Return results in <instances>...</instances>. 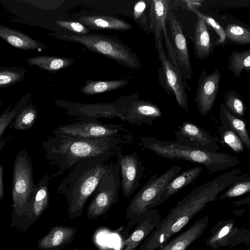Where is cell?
<instances>
[{
    "label": "cell",
    "mask_w": 250,
    "mask_h": 250,
    "mask_svg": "<svg viewBox=\"0 0 250 250\" xmlns=\"http://www.w3.org/2000/svg\"><path fill=\"white\" fill-rule=\"evenodd\" d=\"M250 243V231L235 225L233 219L217 222L210 231L206 245L214 250Z\"/></svg>",
    "instance_id": "cell-11"
},
{
    "label": "cell",
    "mask_w": 250,
    "mask_h": 250,
    "mask_svg": "<svg viewBox=\"0 0 250 250\" xmlns=\"http://www.w3.org/2000/svg\"><path fill=\"white\" fill-rule=\"evenodd\" d=\"M0 38L11 46L21 50H42L47 48V46L28 35L1 24Z\"/></svg>",
    "instance_id": "cell-22"
},
{
    "label": "cell",
    "mask_w": 250,
    "mask_h": 250,
    "mask_svg": "<svg viewBox=\"0 0 250 250\" xmlns=\"http://www.w3.org/2000/svg\"><path fill=\"white\" fill-rule=\"evenodd\" d=\"M116 155L120 169L122 193L125 197H129L140 186L146 167L136 150L131 154H124L120 149L117 150Z\"/></svg>",
    "instance_id": "cell-12"
},
{
    "label": "cell",
    "mask_w": 250,
    "mask_h": 250,
    "mask_svg": "<svg viewBox=\"0 0 250 250\" xmlns=\"http://www.w3.org/2000/svg\"><path fill=\"white\" fill-rule=\"evenodd\" d=\"M143 146L157 155L168 159L182 160L201 165L209 174L235 167L239 160L229 153L209 152L181 145L175 141H163L153 137H141Z\"/></svg>",
    "instance_id": "cell-4"
},
{
    "label": "cell",
    "mask_w": 250,
    "mask_h": 250,
    "mask_svg": "<svg viewBox=\"0 0 250 250\" xmlns=\"http://www.w3.org/2000/svg\"><path fill=\"white\" fill-rule=\"evenodd\" d=\"M208 215L196 221L185 230L179 232L156 250H187L190 245L202 236L208 228Z\"/></svg>",
    "instance_id": "cell-19"
},
{
    "label": "cell",
    "mask_w": 250,
    "mask_h": 250,
    "mask_svg": "<svg viewBox=\"0 0 250 250\" xmlns=\"http://www.w3.org/2000/svg\"><path fill=\"white\" fill-rule=\"evenodd\" d=\"M132 139H85L54 134L42 143L46 159L50 164L57 166L58 170L50 179L64 174L80 162L89 158L117 151Z\"/></svg>",
    "instance_id": "cell-2"
},
{
    "label": "cell",
    "mask_w": 250,
    "mask_h": 250,
    "mask_svg": "<svg viewBox=\"0 0 250 250\" xmlns=\"http://www.w3.org/2000/svg\"><path fill=\"white\" fill-rule=\"evenodd\" d=\"M250 191V178L238 181L232 185L220 196L219 199L237 197Z\"/></svg>",
    "instance_id": "cell-37"
},
{
    "label": "cell",
    "mask_w": 250,
    "mask_h": 250,
    "mask_svg": "<svg viewBox=\"0 0 250 250\" xmlns=\"http://www.w3.org/2000/svg\"><path fill=\"white\" fill-rule=\"evenodd\" d=\"M26 70L17 67L0 66V89L10 87L23 80Z\"/></svg>",
    "instance_id": "cell-34"
},
{
    "label": "cell",
    "mask_w": 250,
    "mask_h": 250,
    "mask_svg": "<svg viewBox=\"0 0 250 250\" xmlns=\"http://www.w3.org/2000/svg\"><path fill=\"white\" fill-rule=\"evenodd\" d=\"M195 55L200 60L208 58L213 51L208 25L202 20L198 18L194 26L193 37L191 38Z\"/></svg>",
    "instance_id": "cell-23"
},
{
    "label": "cell",
    "mask_w": 250,
    "mask_h": 250,
    "mask_svg": "<svg viewBox=\"0 0 250 250\" xmlns=\"http://www.w3.org/2000/svg\"><path fill=\"white\" fill-rule=\"evenodd\" d=\"M55 22L59 27L78 35L87 34L89 32V30L84 25L79 22L57 20Z\"/></svg>",
    "instance_id": "cell-39"
},
{
    "label": "cell",
    "mask_w": 250,
    "mask_h": 250,
    "mask_svg": "<svg viewBox=\"0 0 250 250\" xmlns=\"http://www.w3.org/2000/svg\"><path fill=\"white\" fill-rule=\"evenodd\" d=\"M121 188L117 162H110L95 191L86 210L88 219H94L107 212L119 200Z\"/></svg>",
    "instance_id": "cell-8"
},
{
    "label": "cell",
    "mask_w": 250,
    "mask_h": 250,
    "mask_svg": "<svg viewBox=\"0 0 250 250\" xmlns=\"http://www.w3.org/2000/svg\"><path fill=\"white\" fill-rule=\"evenodd\" d=\"M50 180V176L48 173H46L35 186L31 201L32 213L35 219L39 218L48 208Z\"/></svg>",
    "instance_id": "cell-27"
},
{
    "label": "cell",
    "mask_w": 250,
    "mask_h": 250,
    "mask_svg": "<svg viewBox=\"0 0 250 250\" xmlns=\"http://www.w3.org/2000/svg\"><path fill=\"white\" fill-rule=\"evenodd\" d=\"M31 96V92H29L12 109L11 105L10 104L0 115V151L6 142L5 139L2 138V135L7 128L11 125L17 115L27 104Z\"/></svg>",
    "instance_id": "cell-29"
},
{
    "label": "cell",
    "mask_w": 250,
    "mask_h": 250,
    "mask_svg": "<svg viewBox=\"0 0 250 250\" xmlns=\"http://www.w3.org/2000/svg\"><path fill=\"white\" fill-rule=\"evenodd\" d=\"M205 0H172V9L180 6L182 8L186 9L189 11L192 9H197L202 5Z\"/></svg>",
    "instance_id": "cell-40"
},
{
    "label": "cell",
    "mask_w": 250,
    "mask_h": 250,
    "mask_svg": "<svg viewBox=\"0 0 250 250\" xmlns=\"http://www.w3.org/2000/svg\"><path fill=\"white\" fill-rule=\"evenodd\" d=\"M227 109L235 116L243 119L246 106L242 97L233 90H229L224 96V102Z\"/></svg>",
    "instance_id": "cell-35"
},
{
    "label": "cell",
    "mask_w": 250,
    "mask_h": 250,
    "mask_svg": "<svg viewBox=\"0 0 250 250\" xmlns=\"http://www.w3.org/2000/svg\"><path fill=\"white\" fill-rule=\"evenodd\" d=\"M219 119L221 125L227 126L234 131L243 142L245 147L250 151V138L243 119L232 114L223 103L220 106Z\"/></svg>",
    "instance_id": "cell-26"
},
{
    "label": "cell",
    "mask_w": 250,
    "mask_h": 250,
    "mask_svg": "<svg viewBox=\"0 0 250 250\" xmlns=\"http://www.w3.org/2000/svg\"><path fill=\"white\" fill-rule=\"evenodd\" d=\"M179 166H174L158 176L153 175L134 195L126 209L128 223L123 232L124 240L129 234L130 229L137 223L140 216L158 206V201L165 188L182 170Z\"/></svg>",
    "instance_id": "cell-5"
},
{
    "label": "cell",
    "mask_w": 250,
    "mask_h": 250,
    "mask_svg": "<svg viewBox=\"0 0 250 250\" xmlns=\"http://www.w3.org/2000/svg\"><path fill=\"white\" fill-rule=\"evenodd\" d=\"M77 229L71 227L55 226L38 241L41 250H62L76 238Z\"/></svg>",
    "instance_id": "cell-21"
},
{
    "label": "cell",
    "mask_w": 250,
    "mask_h": 250,
    "mask_svg": "<svg viewBox=\"0 0 250 250\" xmlns=\"http://www.w3.org/2000/svg\"><path fill=\"white\" fill-rule=\"evenodd\" d=\"M146 7V2L144 0L139 1L135 4L133 13L135 20H138L143 15Z\"/></svg>",
    "instance_id": "cell-41"
},
{
    "label": "cell",
    "mask_w": 250,
    "mask_h": 250,
    "mask_svg": "<svg viewBox=\"0 0 250 250\" xmlns=\"http://www.w3.org/2000/svg\"><path fill=\"white\" fill-rule=\"evenodd\" d=\"M190 11L194 13L199 18L204 21L206 24L210 26L217 33L219 37L218 40L215 42L216 45L222 44L227 39L224 28L215 20L212 17L205 15L197 9H192Z\"/></svg>",
    "instance_id": "cell-38"
},
{
    "label": "cell",
    "mask_w": 250,
    "mask_h": 250,
    "mask_svg": "<svg viewBox=\"0 0 250 250\" xmlns=\"http://www.w3.org/2000/svg\"><path fill=\"white\" fill-rule=\"evenodd\" d=\"M162 116L160 108L155 104L136 99L129 106L125 121L131 124L151 126Z\"/></svg>",
    "instance_id": "cell-20"
},
{
    "label": "cell",
    "mask_w": 250,
    "mask_h": 250,
    "mask_svg": "<svg viewBox=\"0 0 250 250\" xmlns=\"http://www.w3.org/2000/svg\"><path fill=\"white\" fill-rule=\"evenodd\" d=\"M221 140L233 152L241 153L245 150L244 145L238 135L227 126L221 125L218 127Z\"/></svg>",
    "instance_id": "cell-33"
},
{
    "label": "cell",
    "mask_w": 250,
    "mask_h": 250,
    "mask_svg": "<svg viewBox=\"0 0 250 250\" xmlns=\"http://www.w3.org/2000/svg\"><path fill=\"white\" fill-rule=\"evenodd\" d=\"M162 219L157 210L150 209L142 213L133 230L124 240L121 250H135L156 228Z\"/></svg>",
    "instance_id": "cell-17"
},
{
    "label": "cell",
    "mask_w": 250,
    "mask_h": 250,
    "mask_svg": "<svg viewBox=\"0 0 250 250\" xmlns=\"http://www.w3.org/2000/svg\"><path fill=\"white\" fill-rule=\"evenodd\" d=\"M0 50H1V48H0Z\"/></svg>",
    "instance_id": "cell-47"
},
{
    "label": "cell",
    "mask_w": 250,
    "mask_h": 250,
    "mask_svg": "<svg viewBox=\"0 0 250 250\" xmlns=\"http://www.w3.org/2000/svg\"><path fill=\"white\" fill-rule=\"evenodd\" d=\"M221 73L218 68L207 74L202 70L199 77L194 101L198 112L205 116L211 110L219 91Z\"/></svg>",
    "instance_id": "cell-15"
},
{
    "label": "cell",
    "mask_w": 250,
    "mask_h": 250,
    "mask_svg": "<svg viewBox=\"0 0 250 250\" xmlns=\"http://www.w3.org/2000/svg\"><path fill=\"white\" fill-rule=\"evenodd\" d=\"M53 134L91 139L133 138L129 130L122 125L104 124L98 120H79L60 125L53 130Z\"/></svg>",
    "instance_id": "cell-10"
},
{
    "label": "cell",
    "mask_w": 250,
    "mask_h": 250,
    "mask_svg": "<svg viewBox=\"0 0 250 250\" xmlns=\"http://www.w3.org/2000/svg\"><path fill=\"white\" fill-rule=\"evenodd\" d=\"M250 202V197L249 196L246 198H244L242 200L237 201L233 202V204L235 206H240L242 205L249 204Z\"/></svg>",
    "instance_id": "cell-43"
},
{
    "label": "cell",
    "mask_w": 250,
    "mask_h": 250,
    "mask_svg": "<svg viewBox=\"0 0 250 250\" xmlns=\"http://www.w3.org/2000/svg\"><path fill=\"white\" fill-rule=\"evenodd\" d=\"M227 39L232 42L240 44L250 43V30L241 25L229 24L224 29Z\"/></svg>",
    "instance_id": "cell-36"
},
{
    "label": "cell",
    "mask_w": 250,
    "mask_h": 250,
    "mask_svg": "<svg viewBox=\"0 0 250 250\" xmlns=\"http://www.w3.org/2000/svg\"><path fill=\"white\" fill-rule=\"evenodd\" d=\"M158 53L160 66L158 69V79L161 86L169 95L174 96L179 106L188 112V91L190 88L179 70L171 63L167 56L164 49L163 33L159 40L155 42Z\"/></svg>",
    "instance_id": "cell-9"
},
{
    "label": "cell",
    "mask_w": 250,
    "mask_h": 250,
    "mask_svg": "<svg viewBox=\"0 0 250 250\" xmlns=\"http://www.w3.org/2000/svg\"><path fill=\"white\" fill-rule=\"evenodd\" d=\"M117 151L89 158L70 169L60 184L57 192L65 196L70 219L81 217L85 204L94 191Z\"/></svg>",
    "instance_id": "cell-3"
},
{
    "label": "cell",
    "mask_w": 250,
    "mask_h": 250,
    "mask_svg": "<svg viewBox=\"0 0 250 250\" xmlns=\"http://www.w3.org/2000/svg\"><path fill=\"white\" fill-rule=\"evenodd\" d=\"M79 250L77 248H74L73 250Z\"/></svg>",
    "instance_id": "cell-46"
},
{
    "label": "cell",
    "mask_w": 250,
    "mask_h": 250,
    "mask_svg": "<svg viewBox=\"0 0 250 250\" xmlns=\"http://www.w3.org/2000/svg\"><path fill=\"white\" fill-rule=\"evenodd\" d=\"M229 69L236 77H239L242 72L245 71L249 72L250 70V50L244 51H233L228 59Z\"/></svg>",
    "instance_id": "cell-31"
},
{
    "label": "cell",
    "mask_w": 250,
    "mask_h": 250,
    "mask_svg": "<svg viewBox=\"0 0 250 250\" xmlns=\"http://www.w3.org/2000/svg\"><path fill=\"white\" fill-rule=\"evenodd\" d=\"M225 189L223 183L216 177L195 188L161 220L137 250H156L163 246Z\"/></svg>",
    "instance_id": "cell-1"
},
{
    "label": "cell",
    "mask_w": 250,
    "mask_h": 250,
    "mask_svg": "<svg viewBox=\"0 0 250 250\" xmlns=\"http://www.w3.org/2000/svg\"><path fill=\"white\" fill-rule=\"evenodd\" d=\"M80 23L93 29L128 30L132 26L121 19L106 16H83L79 18Z\"/></svg>",
    "instance_id": "cell-25"
},
{
    "label": "cell",
    "mask_w": 250,
    "mask_h": 250,
    "mask_svg": "<svg viewBox=\"0 0 250 250\" xmlns=\"http://www.w3.org/2000/svg\"><path fill=\"white\" fill-rule=\"evenodd\" d=\"M129 83L126 80L116 81H90L85 82V85L80 91L85 95H96L120 88Z\"/></svg>",
    "instance_id": "cell-30"
},
{
    "label": "cell",
    "mask_w": 250,
    "mask_h": 250,
    "mask_svg": "<svg viewBox=\"0 0 250 250\" xmlns=\"http://www.w3.org/2000/svg\"><path fill=\"white\" fill-rule=\"evenodd\" d=\"M174 133L181 145L212 152L220 149L217 139L193 122H183Z\"/></svg>",
    "instance_id": "cell-13"
},
{
    "label": "cell",
    "mask_w": 250,
    "mask_h": 250,
    "mask_svg": "<svg viewBox=\"0 0 250 250\" xmlns=\"http://www.w3.org/2000/svg\"><path fill=\"white\" fill-rule=\"evenodd\" d=\"M202 166L187 169L179 174L165 188L158 201V206L178 192L185 187L193 183L200 175Z\"/></svg>",
    "instance_id": "cell-24"
},
{
    "label": "cell",
    "mask_w": 250,
    "mask_h": 250,
    "mask_svg": "<svg viewBox=\"0 0 250 250\" xmlns=\"http://www.w3.org/2000/svg\"><path fill=\"white\" fill-rule=\"evenodd\" d=\"M1 104H2V101H1V100L0 99V107L1 105Z\"/></svg>",
    "instance_id": "cell-45"
},
{
    "label": "cell",
    "mask_w": 250,
    "mask_h": 250,
    "mask_svg": "<svg viewBox=\"0 0 250 250\" xmlns=\"http://www.w3.org/2000/svg\"><path fill=\"white\" fill-rule=\"evenodd\" d=\"M54 36L62 40L82 44L89 50L104 55L125 67L137 69L140 66L136 55L115 37L101 34Z\"/></svg>",
    "instance_id": "cell-6"
},
{
    "label": "cell",
    "mask_w": 250,
    "mask_h": 250,
    "mask_svg": "<svg viewBox=\"0 0 250 250\" xmlns=\"http://www.w3.org/2000/svg\"><path fill=\"white\" fill-rule=\"evenodd\" d=\"M149 2L150 27L154 35L155 42L159 41L163 33L167 56L169 59H174L175 55L173 45L168 39L166 29L167 18L168 11L172 9V0H152Z\"/></svg>",
    "instance_id": "cell-16"
},
{
    "label": "cell",
    "mask_w": 250,
    "mask_h": 250,
    "mask_svg": "<svg viewBox=\"0 0 250 250\" xmlns=\"http://www.w3.org/2000/svg\"><path fill=\"white\" fill-rule=\"evenodd\" d=\"M3 167L0 164V203L4 195V183L3 180Z\"/></svg>",
    "instance_id": "cell-42"
},
{
    "label": "cell",
    "mask_w": 250,
    "mask_h": 250,
    "mask_svg": "<svg viewBox=\"0 0 250 250\" xmlns=\"http://www.w3.org/2000/svg\"><path fill=\"white\" fill-rule=\"evenodd\" d=\"M98 250H108L106 248L101 246L99 248Z\"/></svg>",
    "instance_id": "cell-44"
},
{
    "label": "cell",
    "mask_w": 250,
    "mask_h": 250,
    "mask_svg": "<svg viewBox=\"0 0 250 250\" xmlns=\"http://www.w3.org/2000/svg\"><path fill=\"white\" fill-rule=\"evenodd\" d=\"M167 20L172 35V45L178 69L185 79L190 80L193 75V70L182 26L171 10L168 12Z\"/></svg>",
    "instance_id": "cell-14"
},
{
    "label": "cell",
    "mask_w": 250,
    "mask_h": 250,
    "mask_svg": "<svg viewBox=\"0 0 250 250\" xmlns=\"http://www.w3.org/2000/svg\"><path fill=\"white\" fill-rule=\"evenodd\" d=\"M36 185L31 160L25 149L17 154L14 164L12 198L13 217L33 216L31 201Z\"/></svg>",
    "instance_id": "cell-7"
},
{
    "label": "cell",
    "mask_w": 250,
    "mask_h": 250,
    "mask_svg": "<svg viewBox=\"0 0 250 250\" xmlns=\"http://www.w3.org/2000/svg\"><path fill=\"white\" fill-rule=\"evenodd\" d=\"M72 58L48 56L29 58L26 62L30 66H37L42 69L54 72L70 66L74 62Z\"/></svg>",
    "instance_id": "cell-28"
},
{
    "label": "cell",
    "mask_w": 250,
    "mask_h": 250,
    "mask_svg": "<svg viewBox=\"0 0 250 250\" xmlns=\"http://www.w3.org/2000/svg\"><path fill=\"white\" fill-rule=\"evenodd\" d=\"M131 104V103H130ZM130 104L122 105H81L73 109H68V114L78 116L77 120H97L100 118L119 117L125 121Z\"/></svg>",
    "instance_id": "cell-18"
},
{
    "label": "cell",
    "mask_w": 250,
    "mask_h": 250,
    "mask_svg": "<svg viewBox=\"0 0 250 250\" xmlns=\"http://www.w3.org/2000/svg\"><path fill=\"white\" fill-rule=\"evenodd\" d=\"M38 114L36 106L27 104L15 118L12 123L13 127L16 130H29L35 123Z\"/></svg>",
    "instance_id": "cell-32"
},
{
    "label": "cell",
    "mask_w": 250,
    "mask_h": 250,
    "mask_svg": "<svg viewBox=\"0 0 250 250\" xmlns=\"http://www.w3.org/2000/svg\"></svg>",
    "instance_id": "cell-48"
}]
</instances>
